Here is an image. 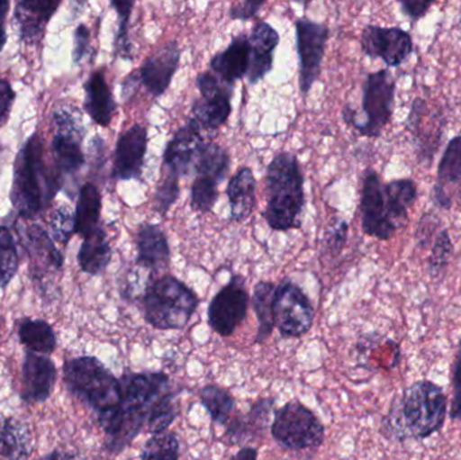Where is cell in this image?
I'll use <instances>...</instances> for the list:
<instances>
[{
	"instance_id": "1",
	"label": "cell",
	"mask_w": 461,
	"mask_h": 460,
	"mask_svg": "<svg viewBox=\"0 0 461 460\" xmlns=\"http://www.w3.org/2000/svg\"><path fill=\"white\" fill-rule=\"evenodd\" d=\"M448 416V397L444 389L429 380L416 381L395 396L382 423L386 439L405 442L424 440L438 434Z\"/></svg>"
},
{
	"instance_id": "2",
	"label": "cell",
	"mask_w": 461,
	"mask_h": 460,
	"mask_svg": "<svg viewBox=\"0 0 461 460\" xmlns=\"http://www.w3.org/2000/svg\"><path fill=\"white\" fill-rule=\"evenodd\" d=\"M59 170L49 167L45 161V146L38 134L27 138L14 162L13 186L10 200L19 216L37 218L61 191Z\"/></svg>"
},
{
	"instance_id": "3",
	"label": "cell",
	"mask_w": 461,
	"mask_h": 460,
	"mask_svg": "<svg viewBox=\"0 0 461 460\" xmlns=\"http://www.w3.org/2000/svg\"><path fill=\"white\" fill-rule=\"evenodd\" d=\"M122 388L118 427L105 447L122 453L142 432L151 413L173 393L169 377L162 372L126 373L119 378Z\"/></svg>"
},
{
	"instance_id": "4",
	"label": "cell",
	"mask_w": 461,
	"mask_h": 460,
	"mask_svg": "<svg viewBox=\"0 0 461 460\" xmlns=\"http://www.w3.org/2000/svg\"><path fill=\"white\" fill-rule=\"evenodd\" d=\"M68 391L91 408L105 437H113L121 410V381L95 356L68 359L64 365Z\"/></svg>"
},
{
	"instance_id": "5",
	"label": "cell",
	"mask_w": 461,
	"mask_h": 460,
	"mask_svg": "<svg viewBox=\"0 0 461 460\" xmlns=\"http://www.w3.org/2000/svg\"><path fill=\"white\" fill-rule=\"evenodd\" d=\"M266 204L262 215L274 231H289L301 226L305 207L303 175L294 154L281 151L266 170Z\"/></svg>"
},
{
	"instance_id": "6",
	"label": "cell",
	"mask_w": 461,
	"mask_h": 460,
	"mask_svg": "<svg viewBox=\"0 0 461 460\" xmlns=\"http://www.w3.org/2000/svg\"><path fill=\"white\" fill-rule=\"evenodd\" d=\"M199 304L194 289L169 275L149 283L142 297L145 320L161 331L185 329Z\"/></svg>"
},
{
	"instance_id": "7",
	"label": "cell",
	"mask_w": 461,
	"mask_h": 460,
	"mask_svg": "<svg viewBox=\"0 0 461 460\" xmlns=\"http://www.w3.org/2000/svg\"><path fill=\"white\" fill-rule=\"evenodd\" d=\"M270 431L282 448L292 451L317 450L325 437L321 421L297 400L276 410Z\"/></svg>"
},
{
	"instance_id": "8",
	"label": "cell",
	"mask_w": 461,
	"mask_h": 460,
	"mask_svg": "<svg viewBox=\"0 0 461 460\" xmlns=\"http://www.w3.org/2000/svg\"><path fill=\"white\" fill-rule=\"evenodd\" d=\"M395 80L390 70L370 73L363 86L362 111L365 121L355 129L368 138L381 137L394 113Z\"/></svg>"
},
{
	"instance_id": "9",
	"label": "cell",
	"mask_w": 461,
	"mask_h": 460,
	"mask_svg": "<svg viewBox=\"0 0 461 460\" xmlns=\"http://www.w3.org/2000/svg\"><path fill=\"white\" fill-rule=\"evenodd\" d=\"M54 135L51 140L56 169L64 180V176H75L86 165L81 142L84 126L80 113L76 108L62 107L53 113Z\"/></svg>"
},
{
	"instance_id": "10",
	"label": "cell",
	"mask_w": 461,
	"mask_h": 460,
	"mask_svg": "<svg viewBox=\"0 0 461 460\" xmlns=\"http://www.w3.org/2000/svg\"><path fill=\"white\" fill-rule=\"evenodd\" d=\"M274 326L282 338H301L313 326L314 308L300 286L281 281L274 292Z\"/></svg>"
},
{
	"instance_id": "11",
	"label": "cell",
	"mask_w": 461,
	"mask_h": 460,
	"mask_svg": "<svg viewBox=\"0 0 461 460\" xmlns=\"http://www.w3.org/2000/svg\"><path fill=\"white\" fill-rule=\"evenodd\" d=\"M202 97L194 103L192 113L200 129L218 130L227 123L232 113L233 86L224 83L212 72H203L196 78Z\"/></svg>"
},
{
	"instance_id": "12",
	"label": "cell",
	"mask_w": 461,
	"mask_h": 460,
	"mask_svg": "<svg viewBox=\"0 0 461 460\" xmlns=\"http://www.w3.org/2000/svg\"><path fill=\"white\" fill-rule=\"evenodd\" d=\"M295 32L300 59V88L303 95H308L321 75L330 29L327 24L301 18L295 22Z\"/></svg>"
},
{
	"instance_id": "13",
	"label": "cell",
	"mask_w": 461,
	"mask_h": 460,
	"mask_svg": "<svg viewBox=\"0 0 461 460\" xmlns=\"http://www.w3.org/2000/svg\"><path fill=\"white\" fill-rule=\"evenodd\" d=\"M249 296L241 275H232L230 283L213 297L208 307V324L223 338H229L243 323L249 311Z\"/></svg>"
},
{
	"instance_id": "14",
	"label": "cell",
	"mask_w": 461,
	"mask_h": 460,
	"mask_svg": "<svg viewBox=\"0 0 461 460\" xmlns=\"http://www.w3.org/2000/svg\"><path fill=\"white\" fill-rule=\"evenodd\" d=\"M360 48L370 59H379L390 68L401 67L413 53V38L401 27L367 24L360 35Z\"/></svg>"
},
{
	"instance_id": "15",
	"label": "cell",
	"mask_w": 461,
	"mask_h": 460,
	"mask_svg": "<svg viewBox=\"0 0 461 460\" xmlns=\"http://www.w3.org/2000/svg\"><path fill=\"white\" fill-rule=\"evenodd\" d=\"M360 215L362 230L368 237L387 240L397 231V227L390 221L384 200V185L375 170L368 169L363 177L360 194Z\"/></svg>"
},
{
	"instance_id": "16",
	"label": "cell",
	"mask_w": 461,
	"mask_h": 460,
	"mask_svg": "<svg viewBox=\"0 0 461 460\" xmlns=\"http://www.w3.org/2000/svg\"><path fill=\"white\" fill-rule=\"evenodd\" d=\"M148 127L143 124H132L129 130L122 132L116 142L113 177L122 181L140 178L146 153H148Z\"/></svg>"
},
{
	"instance_id": "17",
	"label": "cell",
	"mask_w": 461,
	"mask_h": 460,
	"mask_svg": "<svg viewBox=\"0 0 461 460\" xmlns=\"http://www.w3.org/2000/svg\"><path fill=\"white\" fill-rule=\"evenodd\" d=\"M181 50L177 42L165 43L156 53L148 59L137 69L140 86L148 89L153 97H161L172 84L173 77L180 67Z\"/></svg>"
},
{
	"instance_id": "18",
	"label": "cell",
	"mask_w": 461,
	"mask_h": 460,
	"mask_svg": "<svg viewBox=\"0 0 461 460\" xmlns=\"http://www.w3.org/2000/svg\"><path fill=\"white\" fill-rule=\"evenodd\" d=\"M57 381V369L49 356L27 351L22 365L21 399L26 404H40L50 397Z\"/></svg>"
},
{
	"instance_id": "19",
	"label": "cell",
	"mask_w": 461,
	"mask_h": 460,
	"mask_svg": "<svg viewBox=\"0 0 461 460\" xmlns=\"http://www.w3.org/2000/svg\"><path fill=\"white\" fill-rule=\"evenodd\" d=\"M200 130L202 129L197 122L191 118L175 132L164 151V167H167V173L178 178L189 175V170L194 167L197 151L204 142Z\"/></svg>"
},
{
	"instance_id": "20",
	"label": "cell",
	"mask_w": 461,
	"mask_h": 460,
	"mask_svg": "<svg viewBox=\"0 0 461 460\" xmlns=\"http://www.w3.org/2000/svg\"><path fill=\"white\" fill-rule=\"evenodd\" d=\"M461 199V135L449 140L441 156L432 199L441 210H451L455 197Z\"/></svg>"
},
{
	"instance_id": "21",
	"label": "cell",
	"mask_w": 461,
	"mask_h": 460,
	"mask_svg": "<svg viewBox=\"0 0 461 460\" xmlns=\"http://www.w3.org/2000/svg\"><path fill=\"white\" fill-rule=\"evenodd\" d=\"M428 110H429L428 103L421 97H417L411 104V113L408 116V130L416 143L419 161H421V164L425 162L432 164L444 132L441 116L433 119L429 126H425L424 118Z\"/></svg>"
},
{
	"instance_id": "22",
	"label": "cell",
	"mask_w": 461,
	"mask_h": 460,
	"mask_svg": "<svg viewBox=\"0 0 461 460\" xmlns=\"http://www.w3.org/2000/svg\"><path fill=\"white\" fill-rule=\"evenodd\" d=\"M137 261L135 265L157 273L167 269L170 262L169 240L164 230L154 223H142L135 235Z\"/></svg>"
},
{
	"instance_id": "23",
	"label": "cell",
	"mask_w": 461,
	"mask_h": 460,
	"mask_svg": "<svg viewBox=\"0 0 461 460\" xmlns=\"http://www.w3.org/2000/svg\"><path fill=\"white\" fill-rule=\"evenodd\" d=\"M249 41L251 59L247 78L249 84H257L273 69L274 50L278 46L279 34L270 23L259 21L252 27Z\"/></svg>"
},
{
	"instance_id": "24",
	"label": "cell",
	"mask_w": 461,
	"mask_h": 460,
	"mask_svg": "<svg viewBox=\"0 0 461 460\" xmlns=\"http://www.w3.org/2000/svg\"><path fill=\"white\" fill-rule=\"evenodd\" d=\"M251 46L249 35L239 34L233 37L223 51H219L211 59L210 68L213 75L218 76L224 83L233 86L235 81L246 77L249 69Z\"/></svg>"
},
{
	"instance_id": "25",
	"label": "cell",
	"mask_w": 461,
	"mask_h": 460,
	"mask_svg": "<svg viewBox=\"0 0 461 460\" xmlns=\"http://www.w3.org/2000/svg\"><path fill=\"white\" fill-rule=\"evenodd\" d=\"M61 2L22 0L16 3L15 19L19 24L21 40L26 45H38L45 35L46 27L59 10Z\"/></svg>"
},
{
	"instance_id": "26",
	"label": "cell",
	"mask_w": 461,
	"mask_h": 460,
	"mask_svg": "<svg viewBox=\"0 0 461 460\" xmlns=\"http://www.w3.org/2000/svg\"><path fill=\"white\" fill-rule=\"evenodd\" d=\"M274 404L276 400L271 397L259 400L252 405L249 413L230 420L226 432L230 445H243L249 440L262 437L274 413Z\"/></svg>"
},
{
	"instance_id": "27",
	"label": "cell",
	"mask_w": 461,
	"mask_h": 460,
	"mask_svg": "<svg viewBox=\"0 0 461 460\" xmlns=\"http://www.w3.org/2000/svg\"><path fill=\"white\" fill-rule=\"evenodd\" d=\"M86 99H84V110L88 113L89 118L102 127H108L113 122L116 113L115 99L113 91L105 80L104 72L96 70L89 76L86 83L84 84Z\"/></svg>"
},
{
	"instance_id": "28",
	"label": "cell",
	"mask_w": 461,
	"mask_h": 460,
	"mask_svg": "<svg viewBox=\"0 0 461 460\" xmlns=\"http://www.w3.org/2000/svg\"><path fill=\"white\" fill-rule=\"evenodd\" d=\"M230 202V219L243 223L254 212L257 204V180L249 167H243L230 177L227 186Z\"/></svg>"
},
{
	"instance_id": "29",
	"label": "cell",
	"mask_w": 461,
	"mask_h": 460,
	"mask_svg": "<svg viewBox=\"0 0 461 460\" xmlns=\"http://www.w3.org/2000/svg\"><path fill=\"white\" fill-rule=\"evenodd\" d=\"M113 258L110 240L102 226L96 231L84 237L78 250L77 259L81 270L86 275H102Z\"/></svg>"
},
{
	"instance_id": "30",
	"label": "cell",
	"mask_w": 461,
	"mask_h": 460,
	"mask_svg": "<svg viewBox=\"0 0 461 460\" xmlns=\"http://www.w3.org/2000/svg\"><path fill=\"white\" fill-rule=\"evenodd\" d=\"M32 451V435L26 424L14 418L0 419V458L26 460Z\"/></svg>"
},
{
	"instance_id": "31",
	"label": "cell",
	"mask_w": 461,
	"mask_h": 460,
	"mask_svg": "<svg viewBox=\"0 0 461 460\" xmlns=\"http://www.w3.org/2000/svg\"><path fill=\"white\" fill-rule=\"evenodd\" d=\"M384 192L390 221L397 229L405 226L409 210L417 200L416 183L409 178L393 180L384 185Z\"/></svg>"
},
{
	"instance_id": "32",
	"label": "cell",
	"mask_w": 461,
	"mask_h": 460,
	"mask_svg": "<svg viewBox=\"0 0 461 460\" xmlns=\"http://www.w3.org/2000/svg\"><path fill=\"white\" fill-rule=\"evenodd\" d=\"M76 234L86 235L96 231L102 216V194L95 184L86 183L81 186L76 205Z\"/></svg>"
},
{
	"instance_id": "33",
	"label": "cell",
	"mask_w": 461,
	"mask_h": 460,
	"mask_svg": "<svg viewBox=\"0 0 461 460\" xmlns=\"http://www.w3.org/2000/svg\"><path fill=\"white\" fill-rule=\"evenodd\" d=\"M230 157L223 146L215 142H203L194 162L199 177H208L221 184L229 176Z\"/></svg>"
},
{
	"instance_id": "34",
	"label": "cell",
	"mask_w": 461,
	"mask_h": 460,
	"mask_svg": "<svg viewBox=\"0 0 461 460\" xmlns=\"http://www.w3.org/2000/svg\"><path fill=\"white\" fill-rule=\"evenodd\" d=\"M19 342L30 353L50 356L57 348V338L53 327L45 320L23 319L18 327Z\"/></svg>"
},
{
	"instance_id": "35",
	"label": "cell",
	"mask_w": 461,
	"mask_h": 460,
	"mask_svg": "<svg viewBox=\"0 0 461 460\" xmlns=\"http://www.w3.org/2000/svg\"><path fill=\"white\" fill-rule=\"evenodd\" d=\"M276 285L268 281H260L252 292V308L258 319V334L255 343H263L270 338L274 329V292Z\"/></svg>"
},
{
	"instance_id": "36",
	"label": "cell",
	"mask_w": 461,
	"mask_h": 460,
	"mask_svg": "<svg viewBox=\"0 0 461 460\" xmlns=\"http://www.w3.org/2000/svg\"><path fill=\"white\" fill-rule=\"evenodd\" d=\"M27 250L35 261L43 262L46 266L59 270L64 265V256L56 248L50 235L41 226H30L26 231Z\"/></svg>"
},
{
	"instance_id": "37",
	"label": "cell",
	"mask_w": 461,
	"mask_h": 460,
	"mask_svg": "<svg viewBox=\"0 0 461 460\" xmlns=\"http://www.w3.org/2000/svg\"><path fill=\"white\" fill-rule=\"evenodd\" d=\"M203 407L210 413L213 423L226 426L235 412V399L230 392L216 385H207L200 391Z\"/></svg>"
},
{
	"instance_id": "38",
	"label": "cell",
	"mask_w": 461,
	"mask_h": 460,
	"mask_svg": "<svg viewBox=\"0 0 461 460\" xmlns=\"http://www.w3.org/2000/svg\"><path fill=\"white\" fill-rule=\"evenodd\" d=\"M19 269V253L15 239L7 227L0 226V288L5 289Z\"/></svg>"
},
{
	"instance_id": "39",
	"label": "cell",
	"mask_w": 461,
	"mask_h": 460,
	"mask_svg": "<svg viewBox=\"0 0 461 460\" xmlns=\"http://www.w3.org/2000/svg\"><path fill=\"white\" fill-rule=\"evenodd\" d=\"M180 442L175 432L153 435L143 446L140 460H178Z\"/></svg>"
},
{
	"instance_id": "40",
	"label": "cell",
	"mask_w": 461,
	"mask_h": 460,
	"mask_svg": "<svg viewBox=\"0 0 461 460\" xmlns=\"http://www.w3.org/2000/svg\"><path fill=\"white\" fill-rule=\"evenodd\" d=\"M454 253V243L449 237L448 230H440L433 240L428 270L433 278H441L448 269L449 259Z\"/></svg>"
},
{
	"instance_id": "41",
	"label": "cell",
	"mask_w": 461,
	"mask_h": 460,
	"mask_svg": "<svg viewBox=\"0 0 461 460\" xmlns=\"http://www.w3.org/2000/svg\"><path fill=\"white\" fill-rule=\"evenodd\" d=\"M219 200V183L208 177H199L192 184L191 208L194 212L208 213Z\"/></svg>"
},
{
	"instance_id": "42",
	"label": "cell",
	"mask_w": 461,
	"mask_h": 460,
	"mask_svg": "<svg viewBox=\"0 0 461 460\" xmlns=\"http://www.w3.org/2000/svg\"><path fill=\"white\" fill-rule=\"evenodd\" d=\"M111 5L118 14V32L115 35L113 51L123 59H132V45L129 38L130 16H131L134 2H111Z\"/></svg>"
},
{
	"instance_id": "43",
	"label": "cell",
	"mask_w": 461,
	"mask_h": 460,
	"mask_svg": "<svg viewBox=\"0 0 461 460\" xmlns=\"http://www.w3.org/2000/svg\"><path fill=\"white\" fill-rule=\"evenodd\" d=\"M180 197V178L165 173L154 192V210L165 218Z\"/></svg>"
},
{
	"instance_id": "44",
	"label": "cell",
	"mask_w": 461,
	"mask_h": 460,
	"mask_svg": "<svg viewBox=\"0 0 461 460\" xmlns=\"http://www.w3.org/2000/svg\"><path fill=\"white\" fill-rule=\"evenodd\" d=\"M176 419H177V400H176V394L172 393L162 400L161 404L154 410L146 427L150 434H164L175 423Z\"/></svg>"
},
{
	"instance_id": "45",
	"label": "cell",
	"mask_w": 461,
	"mask_h": 460,
	"mask_svg": "<svg viewBox=\"0 0 461 460\" xmlns=\"http://www.w3.org/2000/svg\"><path fill=\"white\" fill-rule=\"evenodd\" d=\"M50 230L54 240L67 245L73 234H76L75 212L68 205H59L51 213Z\"/></svg>"
},
{
	"instance_id": "46",
	"label": "cell",
	"mask_w": 461,
	"mask_h": 460,
	"mask_svg": "<svg viewBox=\"0 0 461 460\" xmlns=\"http://www.w3.org/2000/svg\"><path fill=\"white\" fill-rule=\"evenodd\" d=\"M452 399L449 405V418L454 421H461V338L452 364Z\"/></svg>"
},
{
	"instance_id": "47",
	"label": "cell",
	"mask_w": 461,
	"mask_h": 460,
	"mask_svg": "<svg viewBox=\"0 0 461 460\" xmlns=\"http://www.w3.org/2000/svg\"><path fill=\"white\" fill-rule=\"evenodd\" d=\"M440 226V219L435 213H425L420 221L416 230V242L421 248H427L432 242L438 227Z\"/></svg>"
},
{
	"instance_id": "48",
	"label": "cell",
	"mask_w": 461,
	"mask_h": 460,
	"mask_svg": "<svg viewBox=\"0 0 461 460\" xmlns=\"http://www.w3.org/2000/svg\"><path fill=\"white\" fill-rule=\"evenodd\" d=\"M75 46H73V62L80 64L84 57L88 54L89 46H91V32L86 24H80L75 30Z\"/></svg>"
},
{
	"instance_id": "49",
	"label": "cell",
	"mask_w": 461,
	"mask_h": 460,
	"mask_svg": "<svg viewBox=\"0 0 461 460\" xmlns=\"http://www.w3.org/2000/svg\"><path fill=\"white\" fill-rule=\"evenodd\" d=\"M347 237H348V224L343 219H339L336 221L335 226H330V232H328V248L333 253H340L341 248L346 245Z\"/></svg>"
},
{
	"instance_id": "50",
	"label": "cell",
	"mask_w": 461,
	"mask_h": 460,
	"mask_svg": "<svg viewBox=\"0 0 461 460\" xmlns=\"http://www.w3.org/2000/svg\"><path fill=\"white\" fill-rule=\"evenodd\" d=\"M15 91L7 80L0 78V127L7 122L11 108L15 102Z\"/></svg>"
},
{
	"instance_id": "51",
	"label": "cell",
	"mask_w": 461,
	"mask_h": 460,
	"mask_svg": "<svg viewBox=\"0 0 461 460\" xmlns=\"http://www.w3.org/2000/svg\"><path fill=\"white\" fill-rule=\"evenodd\" d=\"M433 5H435V2H429V0H405V2H400L401 11L413 22L424 18L429 13Z\"/></svg>"
},
{
	"instance_id": "52",
	"label": "cell",
	"mask_w": 461,
	"mask_h": 460,
	"mask_svg": "<svg viewBox=\"0 0 461 460\" xmlns=\"http://www.w3.org/2000/svg\"><path fill=\"white\" fill-rule=\"evenodd\" d=\"M262 5L263 2H255V0L235 3L230 10V19H233V21H249L257 15Z\"/></svg>"
},
{
	"instance_id": "53",
	"label": "cell",
	"mask_w": 461,
	"mask_h": 460,
	"mask_svg": "<svg viewBox=\"0 0 461 460\" xmlns=\"http://www.w3.org/2000/svg\"><path fill=\"white\" fill-rule=\"evenodd\" d=\"M140 81L138 77L137 70L130 73L123 83H122V97L124 100H130L135 94H137L138 88H140Z\"/></svg>"
},
{
	"instance_id": "54",
	"label": "cell",
	"mask_w": 461,
	"mask_h": 460,
	"mask_svg": "<svg viewBox=\"0 0 461 460\" xmlns=\"http://www.w3.org/2000/svg\"><path fill=\"white\" fill-rule=\"evenodd\" d=\"M10 10V2L0 0V51L5 49L7 42V32H5V16Z\"/></svg>"
},
{
	"instance_id": "55",
	"label": "cell",
	"mask_w": 461,
	"mask_h": 460,
	"mask_svg": "<svg viewBox=\"0 0 461 460\" xmlns=\"http://www.w3.org/2000/svg\"><path fill=\"white\" fill-rule=\"evenodd\" d=\"M258 451L252 447H243L236 453L230 460H257Z\"/></svg>"
},
{
	"instance_id": "56",
	"label": "cell",
	"mask_w": 461,
	"mask_h": 460,
	"mask_svg": "<svg viewBox=\"0 0 461 460\" xmlns=\"http://www.w3.org/2000/svg\"><path fill=\"white\" fill-rule=\"evenodd\" d=\"M43 460H64V455L54 451V453L49 454V455L46 456V458H43Z\"/></svg>"
}]
</instances>
